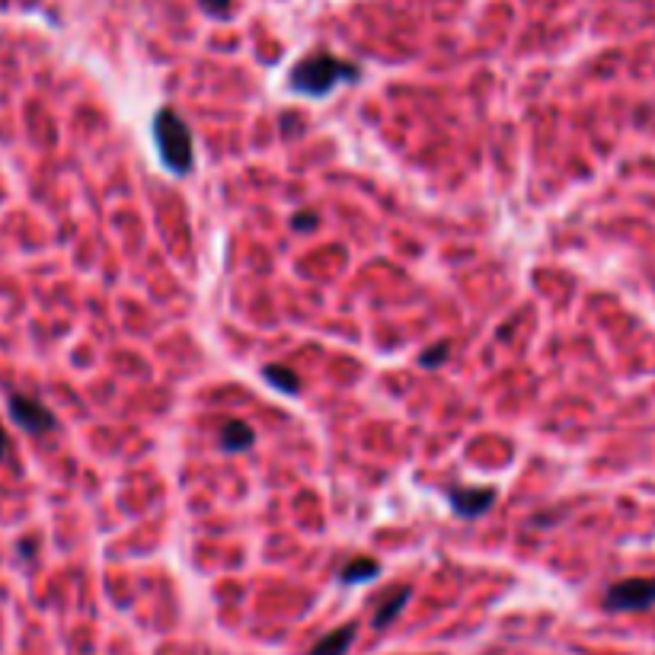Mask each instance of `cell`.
I'll use <instances>...</instances> for the list:
<instances>
[{
	"instance_id": "7",
	"label": "cell",
	"mask_w": 655,
	"mask_h": 655,
	"mask_svg": "<svg viewBox=\"0 0 655 655\" xmlns=\"http://www.w3.org/2000/svg\"><path fill=\"white\" fill-rule=\"evenodd\" d=\"M355 633H358L355 624H342V627L330 630L326 636H320V640L310 646L307 655H346L352 649V643H355Z\"/></svg>"
},
{
	"instance_id": "5",
	"label": "cell",
	"mask_w": 655,
	"mask_h": 655,
	"mask_svg": "<svg viewBox=\"0 0 655 655\" xmlns=\"http://www.w3.org/2000/svg\"><path fill=\"white\" fill-rule=\"evenodd\" d=\"M454 515L461 518H480L483 512L493 509L496 502V489H483V486H457L448 493Z\"/></svg>"
},
{
	"instance_id": "13",
	"label": "cell",
	"mask_w": 655,
	"mask_h": 655,
	"mask_svg": "<svg viewBox=\"0 0 655 655\" xmlns=\"http://www.w3.org/2000/svg\"><path fill=\"white\" fill-rule=\"evenodd\" d=\"M202 7L211 16H227V10H231V0H202Z\"/></svg>"
},
{
	"instance_id": "11",
	"label": "cell",
	"mask_w": 655,
	"mask_h": 655,
	"mask_svg": "<svg viewBox=\"0 0 655 655\" xmlns=\"http://www.w3.org/2000/svg\"><path fill=\"white\" fill-rule=\"evenodd\" d=\"M448 358V342H438V346H432V349H425V355H422V365L429 368V365H441Z\"/></svg>"
},
{
	"instance_id": "3",
	"label": "cell",
	"mask_w": 655,
	"mask_h": 655,
	"mask_svg": "<svg viewBox=\"0 0 655 655\" xmlns=\"http://www.w3.org/2000/svg\"><path fill=\"white\" fill-rule=\"evenodd\" d=\"M7 403H10V419L20 425V429H26L29 435H45L58 425L52 409L39 403L36 397H29V393H10Z\"/></svg>"
},
{
	"instance_id": "9",
	"label": "cell",
	"mask_w": 655,
	"mask_h": 655,
	"mask_svg": "<svg viewBox=\"0 0 655 655\" xmlns=\"http://www.w3.org/2000/svg\"><path fill=\"white\" fill-rule=\"evenodd\" d=\"M381 572V566L374 560H365V556H355V560L339 572V579L346 585H355V582H371L374 576Z\"/></svg>"
},
{
	"instance_id": "12",
	"label": "cell",
	"mask_w": 655,
	"mask_h": 655,
	"mask_svg": "<svg viewBox=\"0 0 655 655\" xmlns=\"http://www.w3.org/2000/svg\"><path fill=\"white\" fill-rule=\"evenodd\" d=\"M291 227H294V231H314V227H317V215H314V211H298V215H294V221H291Z\"/></svg>"
},
{
	"instance_id": "14",
	"label": "cell",
	"mask_w": 655,
	"mask_h": 655,
	"mask_svg": "<svg viewBox=\"0 0 655 655\" xmlns=\"http://www.w3.org/2000/svg\"><path fill=\"white\" fill-rule=\"evenodd\" d=\"M7 451H10V435H7L4 425H0V461L7 457Z\"/></svg>"
},
{
	"instance_id": "10",
	"label": "cell",
	"mask_w": 655,
	"mask_h": 655,
	"mask_svg": "<svg viewBox=\"0 0 655 655\" xmlns=\"http://www.w3.org/2000/svg\"><path fill=\"white\" fill-rule=\"evenodd\" d=\"M262 374H266V381L272 387H278L282 393H298L301 390V378L285 365H266V368H262Z\"/></svg>"
},
{
	"instance_id": "6",
	"label": "cell",
	"mask_w": 655,
	"mask_h": 655,
	"mask_svg": "<svg viewBox=\"0 0 655 655\" xmlns=\"http://www.w3.org/2000/svg\"><path fill=\"white\" fill-rule=\"evenodd\" d=\"M409 595H413V588H409V585H397V588H390V592H387V595L381 598L378 611H374V620H371V624L378 627V630L390 627L393 620L400 617V611L406 608Z\"/></svg>"
},
{
	"instance_id": "8",
	"label": "cell",
	"mask_w": 655,
	"mask_h": 655,
	"mask_svg": "<svg viewBox=\"0 0 655 655\" xmlns=\"http://www.w3.org/2000/svg\"><path fill=\"white\" fill-rule=\"evenodd\" d=\"M253 441H256V432L250 429L247 422L231 419V422H224V425H221V435H218L221 451H227V454H240V451L253 448Z\"/></svg>"
},
{
	"instance_id": "4",
	"label": "cell",
	"mask_w": 655,
	"mask_h": 655,
	"mask_svg": "<svg viewBox=\"0 0 655 655\" xmlns=\"http://www.w3.org/2000/svg\"><path fill=\"white\" fill-rule=\"evenodd\" d=\"M655 604V579H624L608 588L604 608L608 611H646Z\"/></svg>"
},
{
	"instance_id": "2",
	"label": "cell",
	"mask_w": 655,
	"mask_h": 655,
	"mask_svg": "<svg viewBox=\"0 0 655 655\" xmlns=\"http://www.w3.org/2000/svg\"><path fill=\"white\" fill-rule=\"evenodd\" d=\"M154 144L160 151L163 167L176 176H186L195 167V147H192V131L186 119L176 109H160L154 116Z\"/></svg>"
},
{
	"instance_id": "1",
	"label": "cell",
	"mask_w": 655,
	"mask_h": 655,
	"mask_svg": "<svg viewBox=\"0 0 655 655\" xmlns=\"http://www.w3.org/2000/svg\"><path fill=\"white\" fill-rule=\"evenodd\" d=\"M362 77L358 74L355 64L342 61L330 52H317L304 61L294 64L291 71V87L304 93V96H326L333 87L339 84H355V80Z\"/></svg>"
}]
</instances>
